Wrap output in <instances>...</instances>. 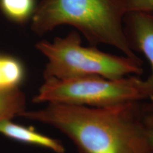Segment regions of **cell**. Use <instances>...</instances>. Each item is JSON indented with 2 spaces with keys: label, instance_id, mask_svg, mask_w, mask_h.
<instances>
[{
  "label": "cell",
  "instance_id": "obj_1",
  "mask_svg": "<svg viewBox=\"0 0 153 153\" xmlns=\"http://www.w3.org/2000/svg\"><path fill=\"white\" fill-rule=\"evenodd\" d=\"M141 102L108 107L49 103L40 109L26 110L20 117L52 126L79 153H153Z\"/></svg>",
  "mask_w": 153,
  "mask_h": 153
},
{
  "label": "cell",
  "instance_id": "obj_2",
  "mask_svg": "<svg viewBox=\"0 0 153 153\" xmlns=\"http://www.w3.org/2000/svg\"><path fill=\"white\" fill-rule=\"evenodd\" d=\"M123 0H42L31 19V29L42 36L62 25L76 29L94 46L110 45L137 57L126 36Z\"/></svg>",
  "mask_w": 153,
  "mask_h": 153
},
{
  "label": "cell",
  "instance_id": "obj_3",
  "mask_svg": "<svg viewBox=\"0 0 153 153\" xmlns=\"http://www.w3.org/2000/svg\"><path fill=\"white\" fill-rule=\"evenodd\" d=\"M36 49L46 57L44 79H73L98 76L118 79L131 74H142V60L137 57L105 53L96 46L85 47L80 34L72 30L53 41H41Z\"/></svg>",
  "mask_w": 153,
  "mask_h": 153
},
{
  "label": "cell",
  "instance_id": "obj_4",
  "mask_svg": "<svg viewBox=\"0 0 153 153\" xmlns=\"http://www.w3.org/2000/svg\"><path fill=\"white\" fill-rule=\"evenodd\" d=\"M153 98L145 79L127 76L108 79L92 76L73 79H44L33 102L108 107Z\"/></svg>",
  "mask_w": 153,
  "mask_h": 153
},
{
  "label": "cell",
  "instance_id": "obj_5",
  "mask_svg": "<svg viewBox=\"0 0 153 153\" xmlns=\"http://www.w3.org/2000/svg\"><path fill=\"white\" fill-rule=\"evenodd\" d=\"M124 26L133 51L142 53L150 63L151 73L145 81L153 93V12L127 13Z\"/></svg>",
  "mask_w": 153,
  "mask_h": 153
},
{
  "label": "cell",
  "instance_id": "obj_6",
  "mask_svg": "<svg viewBox=\"0 0 153 153\" xmlns=\"http://www.w3.org/2000/svg\"><path fill=\"white\" fill-rule=\"evenodd\" d=\"M0 134L17 142L48 149L55 153H65V148L60 140L39 133L33 127H26L11 120L0 121Z\"/></svg>",
  "mask_w": 153,
  "mask_h": 153
},
{
  "label": "cell",
  "instance_id": "obj_7",
  "mask_svg": "<svg viewBox=\"0 0 153 153\" xmlns=\"http://www.w3.org/2000/svg\"><path fill=\"white\" fill-rule=\"evenodd\" d=\"M26 78L22 61L12 55L0 54V89L19 88Z\"/></svg>",
  "mask_w": 153,
  "mask_h": 153
},
{
  "label": "cell",
  "instance_id": "obj_8",
  "mask_svg": "<svg viewBox=\"0 0 153 153\" xmlns=\"http://www.w3.org/2000/svg\"><path fill=\"white\" fill-rule=\"evenodd\" d=\"M26 110V94L20 87L0 89V121L20 117Z\"/></svg>",
  "mask_w": 153,
  "mask_h": 153
},
{
  "label": "cell",
  "instance_id": "obj_9",
  "mask_svg": "<svg viewBox=\"0 0 153 153\" xmlns=\"http://www.w3.org/2000/svg\"><path fill=\"white\" fill-rule=\"evenodd\" d=\"M36 7V0H0L1 13L16 24H24L31 20Z\"/></svg>",
  "mask_w": 153,
  "mask_h": 153
},
{
  "label": "cell",
  "instance_id": "obj_10",
  "mask_svg": "<svg viewBox=\"0 0 153 153\" xmlns=\"http://www.w3.org/2000/svg\"><path fill=\"white\" fill-rule=\"evenodd\" d=\"M141 114L145 128L153 146V98L141 102Z\"/></svg>",
  "mask_w": 153,
  "mask_h": 153
},
{
  "label": "cell",
  "instance_id": "obj_11",
  "mask_svg": "<svg viewBox=\"0 0 153 153\" xmlns=\"http://www.w3.org/2000/svg\"><path fill=\"white\" fill-rule=\"evenodd\" d=\"M126 14L133 11L153 12V0H123Z\"/></svg>",
  "mask_w": 153,
  "mask_h": 153
}]
</instances>
